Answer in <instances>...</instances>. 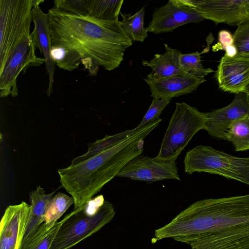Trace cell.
<instances>
[{
    "mask_svg": "<svg viewBox=\"0 0 249 249\" xmlns=\"http://www.w3.org/2000/svg\"><path fill=\"white\" fill-rule=\"evenodd\" d=\"M51 56L60 69L72 71L82 64L91 75L100 67L110 71L119 67L132 41L120 21H105L72 14L53 7L47 13Z\"/></svg>",
    "mask_w": 249,
    "mask_h": 249,
    "instance_id": "6da1fadb",
    "label": "cell"
},
{
    "mask_svg": "<svg viewBox=\"0 0 249 249\" xmlns=\"http://www.w3.org/2000/svg\"><path fill=\"white\" fill-rule=\"evenodd\" d=\"M154 237L171 238L192 249H249V194L196 201L156 230Z\"/></svg>",
    "mask_w": 249,
    "mask_h": 249,
    "instance_id": "7a4b0ae2",
    "label": "cell"
},
{
    "mask_svg": "<svg viewBox=\"0 0 249 249\" xmlns=\"http://www.w3.org/2000/svg\"><path fill=\"white\" fill-rule=\"evenodd\" d=\"M160 119L134 129L107 135L89 144L88 151L59 169L61 186L74 200V210L92 198L131 160L141 155L144 139L158 126Z\"/></svg>",
    "mask_w": 249,
    "mask_h": 249,
    "instance_id": "3957f363",
    "label": "cell"
},
{
    "mask_svg": "<svg viewBox=\"0 0 249 249\" xmlns=\"http://www.w3.org/2000/svg\"><path fill=\"white\" fill-rule=\"evenodd\" d=\"M58 231L50 249H69L99 231L114 217L112 204L99 195L71 212Z\"/></svg>",
    "mask_w": 249,
    "mask_h": 249,
    "instance_id": "277c9868",
    "label": "cell"
},
{
    "mask_svg": "<svg viewBox=\"0 0 249 249\" xmlns=\"http://www.w3.org/2000/svg\"><path fill=\"white\" fill-rule=\"evenodd\" d=\"M184 171L206 172L249 185V157L231 155L210 146L199 145L189 150L184 159Z\"/></svg>",
    "mask_w": 249,
    "mask_h": 249,
    "instance_id": "5b68a950",
    "label": "cell"
},
{
    "mask_svg": "<svg viewBox=\"0 0 249 249\" xmlns=\"http://www.w3.org/2000/svg\"><path fill=\"white\" fill-rule=\"evenodd\" d=\"M206 120V113L184 102L177 103L156 157L176 160L193 136L205 129Z\"/></svg>",
    "mask_w": 249,
    "mask_h": 249,
    "instance_id": "8992f818",
    "label": "cell"
},
{
    "mask_svg": "<svg viewBox=\"0 0 249 249\" xmlns=\"http://www.w3.org/2000/svg\"><path fill=\"white\" fill-rule=\"evenodd\" d=\"M33 0H0V68L24 36L30 35Z\"/></svg>",
    "mask_w": 249,
    "mask_h": 249,
    "instance_id": "52a82bcc",
    "label": "cell"
},
{
    "mask_svg": "<svg viewBox=\"0 0 249 249\" xmlns=\"http://www.w3.org/2000/svg\"><path fill=\"white\" fill-rule=\"evenodd\" d=\"M36 48L30 35L22 37L9 53L0 68V96L1 98L18 94L17 78L29 67L39 66L45 63V59L36 55Z\"/></svg>",
    "mask_w": 249,
    "mask_h": 249,
    "instance_id": "ba28073f",
    "label": "cell"
},
{
    "mask_svg": "<svg viewBox=\"0 0 249 249\" xmlns=\"http://www.w3.org/2000/svg\"><path fill=\"white\" fill-rule=\"evenodd\" d=\"M215 23L239 25L249 21V0H176Z\"/></svg>",
    "mask_w": 249,
    "mask_h": 249,
    "instance_id": "9c48e42d",
    "label": "cell"
},
{
    "mask_svg": "<svg viewBox=\"0 0 249 249\" xmlns=\"http://www.w3.org/2000/svg\"><path fill=\"white\" fill-rule=\"evenodd\" d=\"M117 177L149 182L166 179L180 180L176 160L141 155L128 162Z\"/></svg>",
    "mask_w": 249,
    "mask_h": 249,
    "instance_id": "30bf717a",
    "label": "cell"
},
{
    "mask_svg": "<svg viewBox=\"0 0 249 249\" xmlns=\"http://www.w3.org/2000/svg\"><path fill=\"white\" fill-rule=\"evenodd\" d=\"M205 19L196 11L170 0L165 5L157 7L148 26V32L155 34L172 32L178 27L191 23H199Z\"/></svg>",
    "mask_w": 249,
    "mask_h": 249,
    "instance_id": "8fae6325",
    "label": "cell"
},
{
    "mask_svg": "<svg viewBox=\"0 0 249 249\" xmlns=\"http://www.w3.org/2000/svg\"><path fill=\"white\" fill-rule=\"evenodd\" d=\"M215 76L222 90L245 93L249 84V55L237 53L230 57L225 54L217 66Z\"/></svg>",
    "mask_w": 249,
    "mask_h": 249,
    "instance_id": "7c38bea8",
    "label": "cell"
},
{
    "mask_svg": "<svg viewBox=\"0 0 249 249\" xmlns=\"http://www.w3.org/2000/svg\"><path fill=\"white\" fill-rule=\"evenodd\" d=\"M249 115V103L245 93L236 94L227 106L206 113L205 130L215 138L227 140L228 131L235 120Z\"/></svg>",
    "mask_w": 249,
    "mask_h": 249,
    "instance_id": "4fadbf2b",
    "label": "cell"
},
{
    "mask_svg": "<svg viewBox=\"0 0 249 249\" xmlns=\"http://www.w3.org/2000/svg\"><path fill=\"white\" fill-rule=\"evenodd\" d=\"M30 211L24 201L6 208L0 223V249H19Z\"/></svg>",
    "mask_w": 249,
    "mask_h": 249,
    "instance_id": "5bb4252c",
    "label": "cell"
},
{
    "mask_svg": "<svg viewBox=\"0 0 249 249\" xmlns=\"http://www.w3.org/2000/svg\"><path fill=\"white\" fill-rule=\"evenodd\" d=\"M32 20L34 28L30 36L36 48H39L45 60L47 74L49 75V84L46 93L48 96H50L53 92L55 63L51 56L52 46L48 14L42 11L39 4L34 5Z\"/></svg>",
    "mask_w": 249,
    "mask_h": 249,
    "instance_id": "9a60e30c",
    "label": "cell"
},
{
    "mask_svg": "<svg viewBox=\"0 0 249 249\" xmlns=\"http://www.w3.org/2000/svg\"><path fill=\"white\" fill-rule=\"evenodd\" d=\"M144 80L148 85L153 98L170 99L193 92L206 81L204 78L187 73L158 80H149L147 78Z\"/></svg>",
    "mask_w": 249,
    "mask_h": 249,
    "instance_id": "2e32d148",
    "label": "cell"
},
{
    "mask_svg": "<svg viewBox=\"0 0 249 249\" xmlns=\"http://www.w3.org/2000/svg\"><path fill=\"white\" fill-rule=\"evenodd\" d=\"M165 52L163 54H156L151 60H143L144 66L150 67L152 71L147 75V78L158 80L174 75L185 73L181 69L179 58L181 51L170 47L164 44Z\"/></svg>",
    "mask_w": 249,
    "mask_h": 249,
    "instance_id": "e0dca14e",
    "label": "cell"
},
{
    "mask_svg": "<svg viewBox=\"0 0 249 249\" xmlns=\"http://www.w3.org/2000/svg\"><path fill=\"white\" fill-rule=\"evenodd\" d=\"M54 193L55 191H53L46 194L39 185L36 187L35 191L30 193V211L21 243L30 237L43 222V217L47 205Z\"/></svg>",
    "mask_w": 249,
    "mask_h": 249,
    "instance_id": "ac0fdd59",
    "label": "cell"
},
{
    "mask_svg": "<svg viewBox=\"0 0 249 249\" xmlns=\"http://www.w3.org/2000/svg\"><path fill=\"white\" fill-rule=\"evenodd\" d=\"M123 0H87L88 16L105 21L119 20Z\"/></svg>",
    "mask_w": 249,
    "mask_h": 249,
    "instance_id": "d6986e66",
    "label": "cell"
},
{
    "mask_svg": "<svg viewBox=\"0 0 249 249\" xmlns=\"http://www.w3.org/2000/svg\"><path fill=\"white\" fill-rule=\"evenodd\" d=\"M70 214L66 215L49 230L43 223L30 237L21 244L19 249H50L60 227Z\"/></svg>",
    "mask_w": 249,
    "mask_h": 249,
    "instance_id": "ffe728a7",
    "label": "cell"
},
{
    "mask_svg": "<svg viewBox=\"0 0 249 249\" xmlns=\"http://www.w3.org/2000/svg\"><path fill=\"white\" fill-rule=\"evenodd\" d=\"M144 7L133 15L120 13L122 19L120 24L132 42H142L147 36V28L144 27Z\"/></svg>",
    "mask_w": 249,
    "mask_h": 249,
    "instance_id": "44dd1931",
    "label": "cell"
},
{
    "mask_svg": "<svg viewBox=\"0 0 249 249\" xmlns=\"http://www.w3.org/2000/svg\"><path fill=\"white\" fill-rule=\"evenodd\" d=\"M74 203L72 197L58 193L53 197L47 205L43 221L47 229L53 227L57 221Z\"/></svg>",
    "mask_w": 249,
    "mask_h": 249,
    "instance_id": "7402d4cb",
    "label": "cell"
},
{
    "mask_svg": "<svg viewBox=\"0 0 249 249\" xmlns=\"http://www.w3.org/2000/svg\"><path fill=\"white\" fill-rule=\"evenodd\" d=\"M227 140L232 143L236 151L249 150V115L236 120L231 124Z\"/></svg>",
    "mask_w": 249,
    "mask_h": 249,
    "instance_id": "603a6c76",
    "label": "cell"
},
{
    "mask_svg": "<svg viewBox=\"0 0 249 249\" xmlns=\"http://www.w3.org/2000/svg\"><path fill=\"white\" fill-rule=\"evenodd\" d=\"M181 70L185 72L193 75L204 78L213 71L211 68H204L202 66L200 53L196 52L189 53H182L179 58Z\"/></svg>",
    "mask_w": 249,
    "mask_h": 249,
    "instance_id": "cb8c5ba5",
    "label": "cell"
},
{
    "mask_svg": "<svg viewBox=\"0 0 249 249\" xmlns=\"http://www.w3.org/2000/svg\"><path fill=\"white\" fill-rule=\"evenodd\" d=\"M232 35L237 53L249 55V21L238 25Z\"/></svg>",
    "mask_w": 249,
    "mask_h": 249,
    "instance_id": "d4e9b609",
    "label": "cell"
},
{
    "mask_svg": "<svg viewBox=\"0 0 249 249\" xmlns=\"http://www.w3.org/2000/svg\"><path fill=\"white\" fill-rule=\"evenodd\" d=\"M54 7L72 14L88 16L87 0H55Z\"/></svg>",
    "mask_w": 249,
    "mask_h": 249,
    "instance_id": "484cf974",
    "label": "cell"
},
{
    "mask_svg": "<svg viewBox=\"0 0 249 249\" xmlns=\"http://www.w3.org/2000/svg\"><path fill=\"white\" fill-rule=\"evenodd\" d=\"M171 100L170 99L153 98L148 109L137 127L142 126L159 119L160 115L170 103Z\"/></svg>",
    "mask_w": 249,
    "mask_h": 249,
    "instance_id": "4316f807",
    "label": "cell"
},
{
    "mask_svg": "<svg viewBox=\"0 0 249 249\" xmlns=\"http://www.w3.org/2000/svg\"><path fill=\"white\" fill-rule=\"evenodd\" d=\"M218 48L224 50L227 47L233 45V35L227 30H221L218 33Z\"/></svg>",
    "mask_w": 249,
    "mask_h": 249,
    "instance_id": "83f0119b",
    "label": "cell"
},
{
    "mask_svg": "<svg viewBox=\"0 0 249 249\" xmlns=\"http://www.w3.org/2000/svg\"><path fill=\"white\" fill-rule=\"evenodd\" d=\"M225 54L230 57H232L237 54V51L234 44L227 47L225 49Z\"/></svg>",
    "mask_w": 249,
    "mask_h": 249,
    "instance_id": "f1b7e54d",
    "label": "cell"
},
{
    "mask_svg": "<svg viewBox=\"0 0 249 249\" xmlns=\"http://www.w3.org/2000/svg\"><path fill=\"white\" fill-rule=\"evenodd\" d=\"M245 93L247 94L248 96H249V84L246 88Z\"/></svg>",
    "mask_w": 249,
    "mask_h": 249,
    "instance_id": "f546056e",
    "label": "cell"
},
{
    "mask_svg": "<svg viewBox=\"0 0 249 249\" xmlns=\"http://www.w3.org/2000/svg\"><path fill=\"white\" fill-rule=\"evenodd\" d=\"M247 97H248V101H249V96H247Z\"/></svg>",
    "mask_w": 249,
    "mask_h": 249,
    "instance_id": "4dcf8cb0",
    "label": "cell"
}]
</instances>
